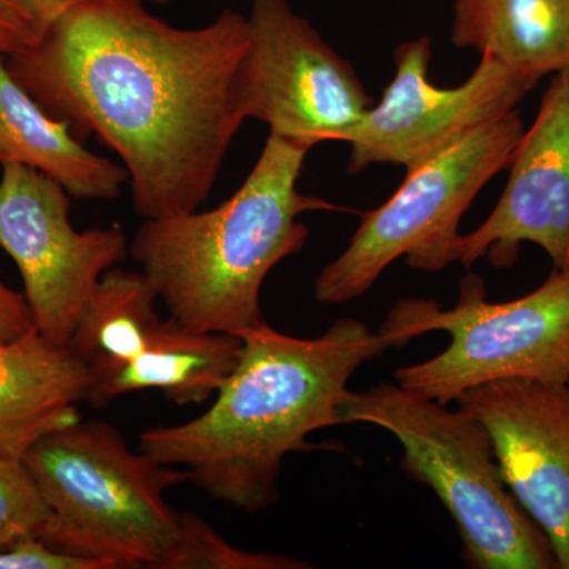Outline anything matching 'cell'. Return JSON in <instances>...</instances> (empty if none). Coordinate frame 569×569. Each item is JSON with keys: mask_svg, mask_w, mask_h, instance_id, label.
Masks as SVG:
<instances>
[{"mask_svg": "<svg viewBox=\"0 0 569 569\" xmlns=\"http://www.w3.org/2000/svg\"><path fill=\"white\" fill-rule=\"evenodd\" d=\"M144 0H71L10 73L80 141L96 137L129 171L134 212L160 219L208 200L241 130L234 84L249 22L223 10L178 29Z\"/></svg>", "mask_w": 569, "mask_h": 569, "instance_id": "6da1fadb", "label": "cell"}, {"mask_svg": "<svg viewBox=\"0 0 569 569\" xmlns=\"http://www.w3.org/2000/svg\"><path fill=\"white\" fill-rule=\"evenodd\" d=\"M241 337V358L212 406L182 425L144 430L140 449L183 468L213 500L258 515L280 500L284 458L316 448L313 432L342 425L340 406L356 370L403 346L385 326L373 332L353 318L312 339L266 321Z\"/></svg>", "mask_w": 569, "mask_h": 569, "instance_id": "7a4b0ae2", "label": "cell"}, {"mask_svg": "<svg viewBox=\"0 0 569 569\" xmlns=\"http://www.w3.org/2000/svg\"><path fill=\"white\" fill-rule=\"evenodd\" d=\"M309 149L269 134L246 181L211 211L146 219L130 254L151 280L168 313L198 332L241 337L264 323L266 277L305 249L309 228L299 216L340 211L299 192Z\"/></svg>", "mask_w": 569, "mask_h": 569, "instance_id": "3957f363", "label": "cell"}, {"mask_svg": "<svg viewBox=\"0 0 569 569\" xmlns=\"http://www.w3.org/2000/svg\"><path fill=\"white\" fill-rule=\"evenodd\" d=\"M51 509L43 541L104 569H162L181 512L167 492L190 481L183 468L133 451L110 422H71L24 458Z\"/></svg>", "mask_w": 569, "mask_h": 569, "instance_id": "277c9868", "label": "cell"}, {"mask_svg": "<svg viewBox=\"0 0 569 569\" xmlns=\"http://www.w3.org/2000/svg\"><path fill=\"white\" fill-rule=\"evenodd\" d=\"M340 422L381 427L397 438L400 468L429 486L455 519L468 568H557L548 537L509 492L488 430L473 415L380 383L348 389Z\"/></svg>", "mask_w": 569, "mask_h": 569, "instance_id": "5b68a950", "label": "cell"}, {"mask_svg": "<svg viewBox=\"0 0 569 569\" xmlns=\"http://www.w3.org/2000/svg\"><path fill=\"white\" fill-rule=\"evenodd\" d=\"M383 326L403 347L427 332L451 336L443 353L395 372L397 385L445 406L498 380L569 387V271L553 269L537 290L508 302H489L485 280L467 274L451 309L403 298Z\"/></svg>", "mask_w": 569, "mask_h": 569, "instance_id": "8992f818", "label": "cell"}, {"mask_svg": "<svg viewBox=\"0 0 569 569\" xmlns=\"http://www.w3.org/2000/svg\"><path fill=\"white\" fill-rule=\"evenodd\" d=\"M523 130L512 111L407 168L399 189L362 213L347 249L317 277V301L346 305L361 298L399 258L422 272L455 263L463 213L490 179L507 170Z\"/></svg>", "mask_w": 569, "mask_h": 569, "instance_id": "52a82bcc", "label": "cell"}, {"mask_svg": "<svg viewBox=\"0 0 569 569\" xmlns=\"http://www.w3.org/2000/svg\"><path fill=\"white\" fill-rule=\"evenodd\" d=\"M249 44L234 84L242 121L312 149L346 142L373 104L350 62L287 0H253Z\"/></svg>", "mask_w": 569, "mask_h": 569, "instance_id": "ba28073f", "label": "cell"}, {"mask_svg": "<svg viewBox=\"0 0 569 569\" xmlns=\"http://www.w3.org/2000/svg\"><path fill=\"white\" fill-rule=\"evenodd\" d=\"M69 212L61 183L26 164L2 163L0 249L20 269L37 331L58 346H69L104 272L130 254L119 224L77 231Z\"/></svg>", "mask_w": 569, "mask_h": 569, "instance_id": "9c48e42d", "label": "cell"}, {"mask_svg": "<svg viewBox=\"0 0 569 569\" xmlns=\"http://www.w3.org/2000/svg\"><path fill=\"white\" fill-rule=\"evenodd\" d=\"M432 40L403 41L395 51L396 73L380 102L348 134V173L372 164L410 168L486 123L518 111L538 80L481 56L477 69L456 88L429 78Z\"/></svg>", "mask_w": 569, "mask_h": 569, "instance_id": "30bf717a", "label": "cell"}, {"mask_svg": "<svg viewBox=\"0 0 569 569\" xmlns=\"http://www.w3.org/2000/svg\"><path fill=\"white\" fill-rule=\"evenodd\" d=\"M503 193L477 230L459 234L452 260L482 258L509 268L520 246H538L553 269L569 271V69L552 74L537 118L516 144Z\"/></svg>", "mask_w": 569, "mask_h": 569, "instance_id": "8fae6325", "label": "cell"}, {"mask_svg": "<svg viewBox=\"0 0 569 569\" xmlns=\"http://www.w3.org/2000/svg\"><path fill=\"white\" fill-rule=\"evenodd\" d=\"M456 402L486 427L509 492L569 569V387L498 380Z\"/></svg>", "mask_w": 569, "mask_h": 569, "instance_id": "7c38bea8", "label": "cell"}, {"mask_svg": "<svg viewBox=\"0 0 569 569\" xmlns=\"http://www.w3.org/2000/svg\"><path fill=\"white\" fill-rule=\"evenodd\" d=\"M91 385L80 356L37 329L0 339V456L22 459L40 438L78 421Z\"/></svg>", "mask_w": 569, "mask_h": 569, "instance_id": "4fadbf2b", "label": "cell"}, {"mask_svg": "<svg viewBox=\"0 0 569 569\" xmlns=\"http://www.w3.org/2000/svg\"><path fill=\"white\" fill-rule=\"evenodd\" d=\"M241 353L242 337L192 331L168 317L133 359L92 373L88 402L103 407L130 392L156 389L178 406H200L233 373Z\"/></svg>", "mask_w": 569, "mask_h": 569, "instance_id": "5bb4252c", "label": "cell"}, {"mask_svg": "<svg viewBox=\"0 0 569 569\" xmlns=\"http://www.w3.org/2000/svg\"><path fill=\"white\" fill-rule=\"evenodd\" d=\"M21 163L48 176L70 197L114 200L129 179L123 164L97 156L14 80L0 56V163Z\"/></svg>", "mask_w": 569, "mask_h": 569, "instance_id": "9a60e30c", "label": "cell"}, {"mask_svg": "<svg viewBox=\"0 0 569 569\" xmlns=\"http://www.w3.org/2000/svg\"><path fill=\"white\" fill-rule=\"evenodd\" d=\"M451 41L539 81L569 69V0H456Z\"/></svg>", "mask_w": 569, "mask_h": 569, "instance_id": "2e32d148", "label": "cell"}, {"mask_svg": "<svg viewBox=\"0 0 569 569\" xmlns=\"http://www.w3.org/2000/svg\"><path fill=\"white\" fill-rule=\"evenodd\" d=\"M156 288L140 271L111 268L82 309L69 342L91 373L129 362L160 321Z\"/></svg>", "mask_w": 569, "mask_h": 569, "instance_id": "e0dca14e", "label": "cell"}, {"mask_svg": "<svg viewBox=\"0 0 569 569\" xmlns=\"http://www.w3.org/2000/svg\"><path fill=\"white\" fill-rule=\"evenodd\" d=\"M312 565L277 553L234 548L193 512H181L174 548L162 569H306Z\"/></svg>", "mask_w": 569, "mask_h": 569, "instance_id": "ac0fdd59", "label": "cell"}, {"mask_svg": "<svg viewBox=\"0 0 569 569\" xmlns=\"http://www.w3.org/2000/svg\"><path fill=\"white\" fill-rule=\"evenodd\" d=\"M51 509L24 460L0 456V550L43 538Z\"/></svg>", "mask_w": 569, "mask_h": 569, "instance_id": "d6986e66", "label": "cell"}, {"mask_svg": "<svg viewBox=\"0 0 569 569\" xmlns=\"http://www.w3.org/2000/svg\"><path fill=\"white\" fill-rule=\"evenodd\" d=\"M71 0H0V56L28 50Z\"/></svg>", "mask_w": 569, "mask_h": 569, "instance_id": "ffe728a7", "label": "cell"}, {"mask_svg": "<svg viewBox=\"0 0 569 569\" xmlns=\"http://www.w3.org/2000/svg\"><path fill=\"white\" fill-rule=\"evenodd\" d=\"M0 569H104L99 561L62 552L41 538L0 550Z\"/></svg>", "mask_w": 569, "mask_h": 569, "instance_id": "44dd1931", "label": "cell"}, {"mask_svg": "<svg viewBox=\"0 0 569 569\" xmlns=\"http://www.w3.org/2000/svg\"><path fill=\"white\" fill-rule=\"evenodd\" d=\"M36 323L24 295L0 282V339H14L33 331Z\"/></svg>", "mask_w": 569, "mask_h": 569, "instance_id": "7402d4cb", "label": "cell"}, {"mask_svg": "<svg viewBox=\"0 0 569 569\" xmlns=\"http://www.w3.org/2000/svg\"><path fill=\"white\" fill-rule=\"evenodd\" d=\"M149 2L157 3V6H167V3L173 2V0H149Z\"/></svg>", "mask_w": 569, "mask_h": 569, "instance_id": "603a6c76", "label": "cell"}]
</instances>
